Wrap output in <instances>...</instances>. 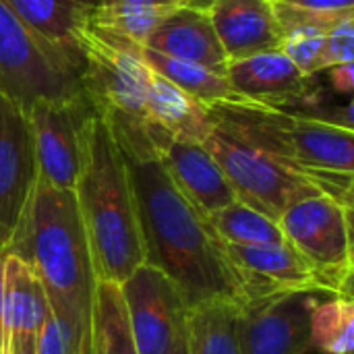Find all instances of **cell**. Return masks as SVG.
Returning a JSON list of instances; mask_svg holds the SVG:
<instances>
[{"mask_svg": "<svg viewBox=\"0 0 354 354\" xmlns=\"http://www.w3.org/2000/svg\"><path fill=\"white\" fill-rule=\"evenodd\" d=\"M354 62V15L334 23L326 33L322 71Z\"/></svg>", "mask_w": 354, "mask_h": 354, "instance_id": "cell-28", "label": "cell"}, {"mask_svg": "<svg viewBox=\"0 0 354 354\" xmlns=\"http://www.w3.org/2000/svg\"><path fill=\"white\" fill-rule=\"evenodd\" d=\"M79 83L97 116L108 124L127 156L158 153L156 127L147 118L145 97L151 66L143 46L85 25L79 39Z\"/></svg>", "mask_w": 354, "mask_h": 354, "instance_id": "cell-4", "label": "cell"}, {"mask_svg": "<svg viewBox=\"0 0 354 354\" xmlns=\"http://www.w3.org/2000/svg\"><path fill=\"white\" fill-rule=\"evenodd\" d=\"M143 54H145L147 64L158 75H162L176 87H180L185 93L195 97L205 108L239 97V93L234 91L228 79L226 66H207V64H197L189 60H178V58L164 56L160 52H153L149 48H143Z\"/></svg>", "mask_w": 354, "mask_h": 354, "instance_id": "cell-21", "label": "cell"}, {"mask_svg": "<svg viewBox=\"0 0 354 354\" xmlns=\"http://www.w3.org/2000/svg\"><path fill=\"white\" fill-rule=\"evenodd\" d=\"M168 354H189V348H187V334L172 346V351Z\"/></svg>", "mask_w": 354, "mask_h": 354, "instance_id": "cell-32", "label": "cell"}, {"mask_svg": "<svg viewBox=\"0 0 354 354\" xmlns=\"http://www.w3.org/2000/svg\"><path fill=\"white\" fill-rule=\"evenodd\" d=\"M203 145L224 170L236 201L276 222L295 203L317 195L353 205L354 176H324L301 170L251 145L214 120Z\"/></svg>", "mask_w": 354, "mask_h": 354, "instance_id": "cell-5", "label": "cell"}, {"mask_svg": "<svg viewBox=\"0 0 354 354\" xmlns=\"http://www.w3.org/2000/svg\"><path fill=\"white\" fill-rule=\"evenodd\" d=\"M330 73V83L338 93H353L354 87V62L351 64H338L328 68Z\"/></svg>", "mask_w": 354, "mask_h": 354, "instance_id": "cell-30", "label": "cell"}, {"mask_svg": "<svg viewBox=\"0 0 354 354\" xmlns=\"http://www.w3.org/2000/svg\"><path fill=\"white\" fill-rule=\"evenodd\" d=\"M178 0H95L91 2L87 25L145 46L153 29L178 6Z\"/></svg>", "mask_w": 354, "mask_h": 354, "instance_id": "cell-20", "label": "cell"}, {"mask_svg": "<svg viewBox=\"0 0 354 354\" xmlns=\"http://www.w3.org/2000/svg\"><path fill=\"white\" fill-rule=\"evenodd\" d=\"M25 114L37 176L56 189L73 191L83 170L89 122L95 110L83 93L68 100H37Z\"/></svg>", "mask_w": 354, "mask_h": 354, "instance_id": "cell-8", "label": "cell"}, {"mask_svg": "<svg viewBox=\"0 0 354 354\" xmlns=\"http://www.w3.org/2000/svg\"><path fill=\"white\" fill-rule=\"evenodd\" d=\"M322 292H297L243 305L236 336L241 354H305L311 348V313Z\"/></svg>", "mask_w": 354, "mask_h": 354, "instance_id": "cell-11", "label": "cell"}, {"mask_svg": "<svg viewBox=\"0 0 354 354\" xmlns=\"http://www.w3.org/2000/svg\"><path fill=\"white\" fill-rule=\"evenodd\" d=\"M326 27L299 25L282 31L280 50L309 77L322 73V56L326 46Z\"/></svg>", "mask_w": 354, "mask_h": 354, "instance_id": "cell-27", "label": "cell"}, {"mask_svg": "<svg viewBox=\"0 0 354 354\" xmlns=\"http://www.w3.org/2000/svg\"><path fill=\"white\" fill-rule=\"evenodd\" d=\"M91 354H104L102 353V344H100L95 334H93V340H91Z\"/></svg>", "mask_w": 354, "mask_h": 354, "instance_id": "cell-33", "label": "cell"}, {"mask_svg": "<svg viewBox=\"0 0 354 354\" xmlns=\"http://www.w3.org/2000/svg\"><path fill=\"white\" fill-rule=\"evenodd\" d=\"M241 305L234 301H209L189 309V354H241L236 322Z\"/></svg>", "mask_w": 354, "mask_h": 354, "instance_id": "cell-22", "label": "cell"}, {"mask_svg": "<svg viewBox=\"0 0 354 354\" xmlns=\"http://www.w3.org/2000/svg\"><path fill=\"white\" fill-rule=\"evenodd\" d=\"M226 73L239 95L274 108L297 112L319 102L313 77L305 75L282 50L230 60Z\"/></svg>", "mask_w": 354, "mask_h": 354, "instance_id": "cell-13", "label": "cell"}, {"mask_svg": "<svg viewBox=\"0 0 354 354\" xmlns=\"http://www.w3.org/2000/svg\"><path fill=\"white\" fill-rule=\"evenodd\" d=\"M37 183V162L27 114L0 93V251L19 226Z\"/></svg>", "mask_w": 354, "mask_h": 354, "instance_id": "cell-12", "label": "cell"}, {"mask_svg": "<svg viewBox=\"0 0 354 354\" xmlns=\"http://www.w3.org/2000/svg\"><path fill=\"white\" fill-rule=\"evenodd\" d=\"M35 354H66V342H64L62 330L52 311L46 315V322L41 326V332L35 344Z\"/></svg>", "mask_w": 354, "mask_h": 354, "instance_id": "cell-29", "label": "cell"}, {"mask_svg": "<svg viewBox=\"0 0 354 354\" xmlns=\"http://www.w3.org/2000/svg\"><path fill=\"white\" fill-rule=\"evenodd\" d=\"M75 197L97 282L122 284L145 263L143 234L124 158L102 116L89 122Z\"/></svg>", "mask_w": 354, "mask_h": 354, "instance_id": "cell-3", "label": "cell"}, {"mask_svg": "<svg viewBox=\"0 0 354 354\" xmlns=\"http://www.w3.org/2000/svg\"><path fill=\"white\" fill-rule=\"evenodd\" d=\"M93 334L97 336L104 354H137L118 284L97 282Z\"/></svg>", "mask_w": 354, "mask_h": 354, "instance_id": "cell-25", "label": "cell"}, {"mask_svg": "<svg viewBox=\"0 0 354 354\" xmlns=\"http://www.w3.org/2000/svg\"><path fill=\"white\" fill-rule=\"evenodd\" d=\"M137 354H168L187 334L189 307L178 286L158 268L141 263L120 286Z\"/></svg>", "mask_w": 354, "mask_h": 354, "instance_id": "cell-9", "label": "cell"}, {"mask_svg": "<svg viewBox=\"0 0 354 354\" xmlns=\"http://www.w3.org/2000/svg\"><path fill=\"white\" fill-rule=\"evenodd\" d=\"M4 259H6V253L0 251V354H6V340H4Z\"/></svg>", "mask_w": 354, "mask_h": 354, "instance_id": "cell-31", "label": "cell"}, {"mask_svg": "<svg viewBox=\"0 0 354 354\" xmlns=\"http://www.w3.org/2000/svg\"><path fill=\"white\" fill-rule=\"evenodd\" d=\"M212 234L230 245H280L286 243L280 224L266 214L234 201L205 218Z\"/></svg>", "mask_w": 354, "mask_h": 354, "instance_id": "cell-23", "label": "cell"}, {"mask_svg": "<svg viewBox=\"0 0 354 354\" xmlns=\"http://www.w3.org/2000/svg\"><path fill=\"white\" fill-rule=\"evenodd\" d=\"M216 245L239 290L241 307L297 292L330 295L313 270L288 243L230 245L216 239Z\"/></svg>", "mask_w": 354, "mask_h": 354, "instance_id": "cell-10", "label": "cell"}, {"mask_svg": "<svg viewBox=\"0 0 354 354\" xmlns=\"http://www.w3.org/2000/svg\"><path fill=\"white\" fill-rule=\"evenodd\" d=\"M27 25L81 66L79 39L87 25V0H4Z\"/></svg>", "mask_w": 354, "mask_h": 354, "instance_id": "cell-19", "label": "cell"}, {"mask_svg": "<svg viewBox=\"0 0 354 354\" xmlns=\"http://www.w3.org/2000/svg\"><path fill=\"white\" fill-rule=\"evenodd\" d=\"M0 93L23 112L37 100L83 95L77 64L0 0Z\"/></svg>", "mask_w": 354, "mask_h": 354, "instance_id": "cell-6", "label": "cell"}, {"mask_svg": "<svg viewBox=\"0 0 354 354\" xmlns=\"http://www.w3.org/2000/svg\"><path fill=\"white\" fill-rule=\"evenodd\" d=\"M178 2H187V4H205L203 0H178Z\"/></svg>", "mask_w": 354, "mask_h": 354, "instance_id": "cell-34", "label": "cell"}, {"mask_svg": "<svg viewBox=\"0 0 354 354\" xmlns=\"http://www.w3.org/2000/svg\"><path fill=\"white\" fill-rule=\"evenodd\" d=\"M143 48L197 64L228 66L205 4L178 6L153 29Z\"/></svg>", "mask_w": 354, "mask_h": 354, "instance_id": "cell-17", "label": "cell"}, {"mask_svg": "<svg viewBox=\"0 0 354 354\" xmlns=\"http://www.w3.org/2000/svg\"><path fill=\"white\" fill-rule=\"evenodd\" d=\"M50 313L44 288L33 270L19 257L4 259V340L6 354H35V344Z\"/></svg>", "mask_w": 354, "mask_h": 354, "instance_id": "cell-16", "label": "cell"}, {"mask_svg": "<svg viewBox=\"0 0 354 354\" xmlns=\"http://www.w3.org/2000/svg\"><path fill=\"white\" fill-rule=\"evenodd\" d=\"M156 151L176 189L203 220L236 201L224 170L201 141L166 135L156 143Z\"/></svg>", "mask_w": 354, "mask_h": 354, "instance_id": "cell-14", "label": "cell"}, {"mask_svg": "<svg viewBox=\"0 0 354 354\" xmlns=\"http://www.w3.org/2000/svg\"><path fill=\"white\" fill-rule=\"evenodd\" d=\"M305 354H324V353H319V351H315V348H309Z\"/></svg>", "mask_w": 354, "mask_h": 354, "instance_id": "cell-35", "label": "cell"}, {"mask_svg": "<svg viewBox=\"0 0 354 354\" xmlns=\"http://www.w3.org/2000/svg\"><path fill=\"white\" fill-rule=\"evenodd\" d=\"M145 108L149 122L172 139H191L203 143L212 131L209 110L156 71L149 79Z\"/></svg>", "mask_w": 354, "mask_h": 354, "instance_id": "cell-18", "label": "cell"}, {"mask_svg": "<svg viewBox=\"0 0 354 354\" xmlns=\"http://www.w3.org/2000/svg\"><path fill=\"white\" fill-rule=\"evenodd\" d=\"M205 8L228 62L280 50L282 31L270 0H209Z\"/></svg>", "mask_w": 354, "mask_h": 354, "instance_id": "cell-15", "label": "cell"}, {"mask_svg": "<svg viewBox=\"0 0 354 354\" xmlns=\"http://www.w3.org/2000/svg\"><path fill=\"white\" fill-rule=\"evenodd\" d=\"M278 224L330 295L353 297V205L317 195L288 207Z\"/></svg>", "mask_w": 354, "mask_h": 354, "instance_id": "cell-7", "label": "cell"}, {"mask_svg": "<svg viewBox=\"0 0 354 354\" xmlns=\"http://www.w3.org/2000/svg\"><path fill=\"white\" fill-rule=\"evenodd\" d=\"M4 253L23 259L37 276L66 354H91L97 278L75 191L37 176Z\"/></svg>", "mask_w": 354, "mask_h": 354, "instance_id": "cell-1", "label": "cell"}, {"mask_svg": "<svg viewBox=\"0 0 354 354\" xmlns=\"http://www.w3.org/2000/svg\"><path fill=\"white\" fill-rule=\"evenodd\" d=\"M353 297L324 295L311 313V348L324 354H353Z\"/></svg>", "mask_w": 354, "mask_h": 354, "instance_id": "cell-24", "label": "cell"}, {"mask_svg": "<svg viewBox=\"0 0 354 354\" xmlns=\"http://www.w3.org/2000/svg\"><path fill=\"white\" fill-rule=\"evenodd\" d=\"M122 158L139 214L145 263L178 286L189 309L209 301L241 305L207 222L176 189L158 153H122Z\"/></svg>", "mask_w": 354, "mask_h": 354, "instance_id": "cell-2", "label": "cell"}, {"mask_svg": "<svg viewBox=\"0 0 354 354\" xmlns=\"http://www.w3.org/2000/svg\"><path fill=\"white\" fill-rule=\"evenodd\" d=\"M280 31L299 25L330 29L334 23L353 17L354 0H270Z\"/></svg>", "mask_w": 354, "mask_h": 354, "instance_id": "cell-26", "label": "cell"}]
</instances>
